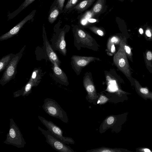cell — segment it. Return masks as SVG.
<instances>
[{
	"label": "cell",
	"instance_id": "cell-6",
	"mask_svg": "<svg viewBox=\"0 0 152 152\" xmlns=\"http://www.w3.org/2000/svg\"><path fill=\"white\" fill-rule=\"evenodd\" d=\"M38 118L41 123L47 128L48 130L65 144L72 143V139L64 136L61 129L51 121H48L44 117L38 116Z\"/></svg>",
	"mask_w": 152,
	"mask_h": 152
},
{
	"label": "cell",
	"instance_id": "cell-1",
	"mask_svg": "<svg viewBox=\"0 0 152 152\" xmlns=\"http://www.w3.org/2000/svg\"><path fill=\"white\" fill-rule=\"evenodd\" d=\"M113 62L118 69L122 72L133 85V78L132 76L133 69L130 67L125 51L123 39H121L117 52L114 54Z\"/></svg>",
	"mask_w": 152,
	"mask_h": 152
},
{
	"label": "cell",
	"instance_id": "cell-10",
	"mask_svg": "<svg viewBox=\"0 0 152 152\" xmlns=\"http://www.w3.org/2000/svg\"><path fill=\"white\" fill-rule=\"evenodd\" d=\"M83 83L84 87L87 92L88 97L92 100L96 99L98 97L96 90L91 75L87 72L83 77Z\"/></svg>",
	"mask_w": 152,
	"mask_h": 152
},
{
	"label": "cell",
	"instance_id": "cell-11",
	"mask_svg": "<svg viewBox=\"0 0 152 152\" xmlns=\"http://www.w3.org/2000/svg\"><path fill=\"white\" fill-rule=\"evenodd\" d=\"M121 39L118 36H114L108 39L106 51L108 55L112 56L115 54L116 49L115 45H119Z\"/></svg>",
	"mask_w": 152,
	"mask_h": 152
},
{
	"label": "cell",
	"instance_id": "cell-4",
	"mask_svg": "<svg viewBox=\"0 0 152 152\" xmlns=\"http://www.w3.org/2000/svg\"><path fill=\"white\" fill-rule=\"evenodd\" d=\"M38 129L46 138V142L55 150L61 152H73L69 146L65 144L49 130H45L40 126Z\"/></svg>",
	"mask_w": 152,
	"mask_h": 152
},
{
	"label": "cell",
	"instance_id": "cell-5",
	"mask_svg": "<svg viewBox=\"0 0 152 152\" xmlns=\"http://www.w3.org/2000/svg\"><path fill=\"white\" fill-rule=\"evenodd\" d=\"M22 51L15 55L5 70L0 80V84L4 86L14 77L16 73V67L22 55Z\"/></svg>",
	"mask_w": 152,
	"mask_h": 152
},
{
	"label": "cell",
	"instance_id": "cell-19",
	"mask_svg": "<svg viewBox=\"0 0 152 152\" xmlns=\"http://www.w3.org/2000/svg\"><path fill=\"white\" fill-rule=\"evenodd\" d=\"M12 53H10L2 57L0 60V72L5 69L9 62L14 56Z\"/></svg>",
	"mask_w": 152,
	"mask_h": 152
},
{
	"label": "cell",
	"instance_id": "cell-21",
	"mask_svg": "<svg viewBox=\"0 0 152 152\" xmlns=\"http://www.w3.org/2000/svg\"><path fill=\"white\" fill-rule=\"evenodd\" d=\"M59 13L58 8L55 7L51 10L48 18L50 23H53L56 20Z\"/></svg>",
	"mask_w": 152,
	"mask_h": 152
},
{
	"label": "cell",
	"instance_id": "cell-27",
	"mask_svg": "<svg viewBox=\"0 0 152 152\" xmlns=\"http://www.w3.org/2000/svg\"><path fill=\"white\" fill-rule=\"evenodd\" d=\"M145 37L148 40L152 41V29L149 27L146 28L145 31Z\"/></svg>",
	"mask_w": 152,
	"mask_h": 152
},
{
	"label": "cell",
	"instance_id": "cell-32",
	"mask_svg": "<svg viewBox=\"0 0 152 152\" xmlns=\"http://www.w3.org/2000/svg\"><path fill=\"white\" fill-rule=\"evenodd\" d=\"M141 151H143L145 152H151V151H150V150L148 148H145L143 149L142 150H141Z\"/></svg>",
	"mask_w": 152,
	"mask_h": 152
},
{
	"label": "cell",
	"instance_id": "cell-2",
	"mask_svg": "<svg viewBox=\"0 0 152 152\" xmlns=\"http://www.w3.org/2000/svg\"><path fill=\"white\" fill-rule=\"evenodd\" d=\"M10 128L4 143L11 145L18 148H24L26 144L19 127L13 119H10Z\"/></svg>",
	"mask_w": 152,
	"mask_h": 152
},
{
	"label": "cell",
	"instance_id": "cell-18",
	"mask_svg": "<svg viewBox=\"0 0 152 152\" xmlns=\"http://www.w3.org/2000/svg\"><path fill=\"white\" fill-rule=\"evenodd\" d=\"M104 0H97L91 9V12L94 15L101 13L104 5Z\"/></svg>",
	"mask_w": 152,
	"mask_h": 152
},
{
	"label": "cell",
	"instance_id": "cell-12",
	"mask_svg": "<svg viewBox=\"0 0 152 152\" xmlns=\"http://www.w3.org/2000/svg\"><path fill=\"white\" fill-rule=\"evenodd\" d=\"M53 64V65L52 69L55 75L63 84L65 85H67L68 82V78L66 74L56 63L54 62Z\"/></svg>",
	"mask_w": 152,
	"mask_h": 152
},
{
	"label": "cell",
	"instance_id": "cell-28",
	"mask_svg": "<svg viewBox=\"0 0 152 152\" xmlns=\"http://www.w3.org/2000/svg\"><path fill=\"white\" fill-rule=\"evenodd\" d=\"M108 100V99L105 96L103 95L100 96L98 101V103L99 104H102L106 102Z\"/></svg>",
	"mask_w": 152,
	"mask_h": 152
},
{
	"label": "cell",
	"instance_id": "cell-14",
	"mask_svg": "<svg viewBox=\"0 0 152 152\" xmlns=\"http://www.w3.org/2000/svg\"><path fill=\"white\" fill-rule=\"evenodd\" d=\"M45 39L46 51L49 59L52 63L55 62L59 66L61 62L57 55L53 50L47 38Z\"/></svg>",
	"mask_w": 152,
	"mask_h": 152
},
{
	"label": "cell",
	"instance_id": "cell-34",
	"mask_svg": "<svg viewBox=\"0 0 152 152\" xmlns=\"http://www.w3.org/2000/svg\"><path fill=\"white\" fill-rule=\"evenodd\" d=\"M134 0H130L131 2H132Z\"/></svg>",
	"mask_w": 152,
	"mask_h": 152
},
{
	"label": "cell",
	"instance_id": "cell-17",
	"mask_svg": "<svg viewBox=\"0 0 152 152\" xmlns=\"http://www.w3.org/2000/svg\"><path fill=\"white\" fill-rule=\"evenodd\" d=\"M95 1V0H84L76 5L74 7V9L79 12H83L90 6Z\"/></svg>",
	"mask_w": 152,
	"mask_h": 152
},
{
	"label": "cell",
	"instance_id": "cell-22",
	"mask_svg": "<svg viewBox=\"0 0 152 152\" xmlns=\"http://www.w3.org/2000/svg\"><path fill=\"white\" fill-rule=\"evenodd\" d=\"M122 39L124 49L127 58L131 61L132 62H133V54L132 52L131 48L130 47L126 44V38H124Z\"/></svg>",
	"mask_w": 152,
	"mask_h": 152
},
{
	"label": "cell",
	"instance_id": "cell-35",
	"mask_svg": "<svg viewBox=\"0 0 152 152\" xmlns=\"http://www.w3.org/2000/svg\"><path fill=\"white\" fill-rule=\"evenodd\" d=\"M120 0L121 1H124V0Z\"/></svg>",
	"mask_w": 152,
	"mask_h": 152
},
{
	"label": "cell",
	"instance_id": "cell-25",
	"mask_svg": "<svg viewBox=\"0 0 152 152\" xmlns=\"http://www.w3.org/2000/svg\"><path fill=\"white\" fill-rule=\"evenodd\" d=\"M89 28L93 32L99 36H103L105 34L103 30L100 28L96 26H93Z\"/></svg>",
	"mask_w": 152,
	"mask_h": 152
},
{
	"label": "cell",
	"instance_id": "cell-26",
	"mask_svg": "<svg viewBox=\"0 0 152 152\" xmlns=\"http://www.w3.org/2000/svg\"><path fill=\"white\" fill-rule=\"evenodd\" d=\"M79 0H69L65 7V10H69L73 7H74L76 5Z\"/></svg>",
	"mask_w": 152,
	"mask_h": 152
},
{
	"label": "cell",
	"instance_id": "cell-3",
	"mask_svg": "<svg viewBox=\"0 0 152 152\" xmlns=\"http://www.w3.org/2000/svg\"><path fill=\"white\" fill-rule=\"evenodd\" d=\"M42 107L49 115L59 119L64 122H67L66 113L55 100L50 98L45 99Z\"/></svg>",
	"mask_w": 152,
	"mask_h": 152
},
{
	"label": "cell",
	"instance_id": "cell-8",
	"mask_svg": "<svg viewBox=\"0 0 152 152\" xmlns=\"http://www.w3.org/2000/svg\"><path fill=\"white\" fill-rule=\"evenodd\" d=\"M75 41L77 43L82 45V46L88 48L94 47L96 41L91 35L84 30L80 28H77L75 33Z\"/></svg>",
	"mask_w": 152,
	"mask_h": 152
},
{
	"label": "cell",
	"instance_id": "cell-29",
	"mask_svg": "<svg viewBox=\"0 0 152 152\" xmlns=\"http://www.w3.org/2000/svg\"><path fill=\"white\" fill-rule=\"evenodd\" d=\"M114 118L113 116H110L106 120L107 124L108 125L112 124L114 122Z\"/></svg>",
	"mask_w": 152,
	"mask_h": 152
},
{
	"label": "cell",
	"instance_id": "cell-31",
	"mask_svg": "<svg viewBox=\"0 0 152 152\" xmlns=\"http://www.w3.org/2000/svg\"><path fill=\"white\" fill-rule=\"evenodd\" d=\"M88 21L90 23H94L96 22L97 20L95 19L89 18L88 19Z\"/></svg>",
	"mask_w": 152,
	"mask_h": 152
},
{
	"label": "cell",
	"instance_id": "cell-9",
	"mask_svg": "<svg viewBox=\"0 0 152 152\" xmlns=\"http://www.w3.org/2000/svg\"><path fill=\"white\" fill-rule=\"evenodd\" d=\"M36 10H33L21 21L15 26L10 31L0 37V40H3L10 38L17 34L23 26L28 20L32 19L34 17Z\"/></svg>",
	"mask_w": 152,
	"mask_h": 152
},
{
	"label": "cell",
	"instance_id": "cell-30",
	"mask_svg": "<svg viewBox=\"0 0 152 152\" xmlns=\"http://www.w3.org/2000/svg\"><path fill=\"white\" fill-rule=\"evenodd\" d=\"M65 0H57L58 7L61 10L64 7Z\"/></svg>",
	"mask_w": 152,
	"mask_h": 152
},
{
	"label": "cell",
	"instance_id": "cell-33",
	"mask_svg": "<svg viewBox=\"0 0 152 152\" xmlns=\"http://www.w3.org/2000/svg\"><path fill=\"white\" fill-rule=\"evenodd\" d=\"M139 32L140 34L141 35H142L143 34L144 31L143 29L141 28H139Z\"/></svg>",
	"mask_w": 152,
	"mask_h": 152
},
{
	"label": "cell",
	"instance_id": "cell-15",
	"mask_svg": "<svg viewBox=\"0 0 152 152\" xmlns=\"http://www.w3.org/2000/svg\"><path fill=\"white\" fill-rule=\"evenodd\" d=\"M65 32L61 31L56 43L57 49L64 55H66V43L65 40Z\"/></svg>",
	"mask_w": 152,
	"mask_h": 152
},
{
	"label": "cell",
	"instance_id": "cell-16",
	"mask_svg": "<svg viewBox=\"0 0 152 152\" xmlns=\"http://www.w3.org/2000/svg\"><path fill=\"white\" fill-rule=\"evenodd\" d=\"M143 56L145 65L149 72L152 73V51L147 49Z\"/></svg>",
	"mask_w": 152,
	"mask_h": 152
},
{
	"label": "cell",
	"instance_id": "cell-20",
	"mask_svg": "<svg viewBox=\"0 0 152 152\" xmlns=\"http://www.w3.org/2000/svg\"><path fill=\"white\" fill-rule=\"evenodd\" d=\"M41 73L39 69H35L33 71L29 80L32 81L35 86H37L41 81Z\"/></svg>",
	"mask_w": 152,
	"mask_h": 152
},
{
	"label": "cell",
	"instance_id": "cell-23",
	"mask_svg": "<svg viewBox=\"0 0 152 152\" xmlns=\"http://www.w3.org/2000/svg\"><path fill=\"white\" fill-rule=\"evenodd\" d=\"M34 0H25L19 7L11 14H12V16H10V17L12 18V17H14L15 16L23 10L24 9L33 2Z\"/></svg>",
	"mask_w": 152,
	"mask_h": 152
},
{
	"label": "cell",
	"instance_id": "cell-7",
	"mask_svg": "<svg viewBox=\"0 0 152 152\" xmlns=\"http://www.w3.org/2000/svg\"><path fill=\"white\" fill-rule=\"evenodd\" d=\"M96 60H101L99 58L94 57L73 55L71 57V64L74 71L79 75L83 68Z\"/></svg>",
	"mask_w": 152,
	"mask_h": 152
},
{
	"label": "cell",
	"instance_id": "cell-24",
	"mask_svg": "<svg viewBox=\"0 0 152 152\" xmlns=\"http://www.w3.org/2000/svg\"><path fill=\"white\" fill-rule=\"evenodd\" d=\"M121 150L116 148H112L103 147L94 149L88 150L87 152H122Z\"/></svg>",
	"mask_w": 152,
	"mask_h": 152
},
{
	"label": "cell",
	"instance_id": "cell-13",
	"mask_svg": "<svg viewBox=\"0 0 152 152\" xmlns=\"http://www.w3.org/2000/svg\"><path fill=\"white\" fill-rule=\"evenodd\" d=\"M34 86H35L33 82L29 80L21 90L14 92V97H17L21 95L23 96H28L31 92L32 88Z\"/></svg>",
	"mask_w": 152,
	"mask_h": 152
}]
</instances>
